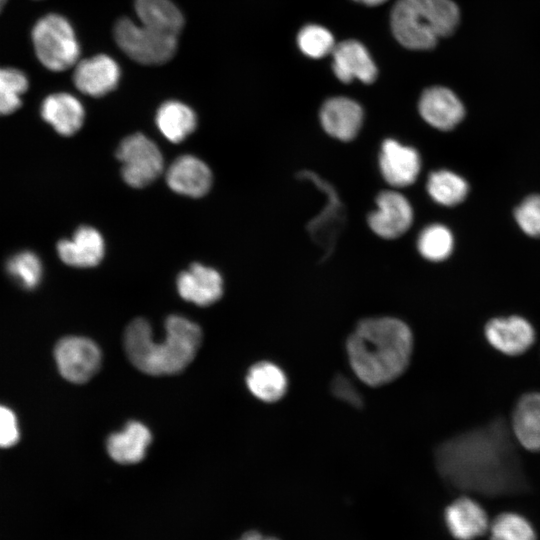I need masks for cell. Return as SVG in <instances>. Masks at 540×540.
<instances>
[{
	"label": "cell",
	"mask_w": 540,
	"mask_h": 540,
	"mask_svg": "<svg viewBox=\"0 0 540 540\" xmlns=\"http://www.w3.org/2000/svg\"><path fill=\"white\" fill-rule=\"evenodd\" d=\"M502 419L457 435L436 450V464L456 487L500 492L522 484L520 464Z\"/></svg>",
	"instance_id": "6da1fadb"
},
{
	"label": "cell",
	"mask_w": 540,
	"mask_h": 540,
	"mask_svg": "<svg viewBox=\"0 0 540 540\" xmlns=\"http://www.w3.org/2000/svg\"><path fill=\"white\" fill-rule=\"evenodd\" d=\"M413 336L406 323L394 317L360 321L349 335L346 350L355 375L369 386H381L406 370Z\"/></svg>",
	"instance_id": "7a4b0ae2"
},
{
	"label": "cell",
	"mask_w": 540,
	"mask_h": 540,
	"mask_svg": "<svg viewBox=\"0 0 540 540\" xmlns=\"http://www.w3.org/2000/svg\"><path fill=\"white\" fill-rule=\"evenodd\" d=\"M162 342L153 340L150 324L142 318L133 320L124 332V348L131 363L154 376L182 371L194 359L202 341L200 327L178 315L165 322Z\"/></svg>",
	"instance_id": "3957f363"
},
{
	"label": "cell",
	"mask_w": 540,
	"mask_h": 540,
	"mask_svg": "<svg viewBox=\"0 0 540 540\" xmlns=\"http://www.w3.org/2000/svg\"><path fill=\"white\" fill-rule=\"evenodd\" d=\"M460 12L452 0H397L391 11V29L397 41L412 50H428L452 34Z\"/></svg>",
	"instance_id": "277c9868"
},
{
	"label": "cell",
	"mask_w": 540,
	"mask_h": 540,
	"mask_svg": "<svg viewBox=\"0 0 540 540\" xmlns=\"http://www.w3.org/2000/svg\"><path fill=\"white\" fill-rule=\"evenodd\" d=\"M31 37L36 56L47 69L61 72L77 64L80 46L65 17L45 15L35 23Z\"/></svg>",
	"instance_id": "5b68a950"
},
{
	"label": "cell",
	"mask_w": 540,
	"mask_h": 540,
	"mask_svg": "<svg viewBox=\"0 0 540 540\" xmlns=\"http://www.w3.org/2000/svg\"><path fill=\"white\" fill-rule=\"evenodd\" d=\"M114 37L121 50L134 61L145 65L170 60L177 49V36L121 18L114 27Z\"/></svg>",
	"instance_id": "8992f818"
},
{
	"label": "cell",
	"mask_w": 540,
	"mask_h": 540,
	"mask_svg": "<svg viewBox=\"0 0 540 540\" xmlns=\"http://www.w3.org/2000/svg\"><path fill=\"white\" fill-rule=\"evenodd\" d=\"M116 156L121 162L124 181L142 188L156 180L164 169V161L158 146L141 133L124 138L117 148Z\"/></svg>",
	"instance_id": "52a82bcc"
},
{
	"label": "cell",
	"mask_w": 540,
	"mask_h": 540,
	"mask_svg": "<svg viewBox=\"0 0 540 540\" xmlns=\"http://www.w3.org/2000/svg\"><path fill=\"white\" fill-rule=\"evenodd\" d=\"M54 359L59 373L67 381L81 384L91 379L101 365V351L92 340L80 336H66L54 348Z\"/></svg>",
	"instance_id": "ba28073f"
},
{
	"label": "cell",
	"mask_w": 540,
	"mask_h": 540,
	"mask_svg": "<svg viewBox=\"0 0 540 540\" xmlns=\"http://www.w3.org/2000/svg\"><path fill=\"white\" fill-rule=\"evenodd\" d=\"M298 177L301 179H310L327 195L328 200L325 208L309 222L307 229L312 239L325 250V256H328L332 252L336 240L345 226L347 219L345 208L334 188L315 173L302 171L298 174Z\"/></svg>",
	"instance_id": "9c48e42d"
},
{
	"label": "cell",
	"mask_w": 540,
	"mask_h": 540,
	"mask_svg": "<svg viewBox=\"0 0 540 540\" xmlns=\"http://www.w3.org/2000/svg\"><path fill=\"white\" fill-rule=\"evenodd\" d=\"M377 210L368 215V225L379 237L395 239L403 235L413 221L409 201L396 191H382L376 198Z\"/></svg>",
	"instance_id": "30bf717a"
},
{
	"label": "cell",
	"mask_w": 540,
	"mask_h": 540,
	"mask_svg": "<svg viewBox=\"0 0 540 540\" xmlns=\"http://www.w3.org/2000/svg\"><path fill=\"white\" fill-rule=\"evenodd\" d=\"M120 79L118 63L109 55L98 54L75 65L73 82L83 94L101 97L116 88Z\"/></svg>",
	"instance_id": "8fae6325"
},
{
	"label": "cell",
	"mask_w": 540,
	"mask_h": 540,
	"mask_svg": "<svg viewBox=\"0 0 540 540\" xmlns=\"http://www.w3.org/2000/svg\"><path fill=\"white\" fill-rule=\"evenodd\" d=\"M383 178L394 187H406L415 182L421 169V159L416 149L394 139H386L379 154Z\"/></svg>",
	"instance_id": "7c38bea8"
},
{
	"label": "cell",
	"mask_w": 540,
	"mask_h": 540,
	"mask_svg": "<svg viewBox=\"0 0 540 540\" xmlns=\"http://www.w3.org/2000/svg\"><path fill=\"white\" fill-rule=\"evenodd\" d=\"M484 332L492 347L510 356L526 352L535 339L532 325L519 316L493 318L487 322Z\"/></svg>",
	"instance_id": "4fadbf2b"
},
{
	"label": "cell",
	"mask_w": 540,
	"mask_h": 540,
	"mask_svg": "<svg viewBox=\"0 0 540 540\" xmlns=\"http://www.w3.org/2000/svg\"><path fill=\"white\" fill-rule=\"evenodd\" d=\"M332 69L336 77L350 83L358 79L370 84L377 77V68L366 47L357 40H345L332 51Z\"/></svg>",
	"instance_id": "5bb4252c"
},
{
	"label": "cell",
	"mask_w": 540,
	"mask_h": 540,
	"mask_svg": "<svg viewBox=\"0 0 540 540\" xmlns=\"http://www.w3.org/2000/svg\"><path fill=\"white\" fill-rule=\"evenodd\" d=\"M363 109L353 99L338 96L324 102L320 122L331 137L350 141L358 134L363 122Z\"/></svg>",
	"instance_id": "9a60e30c"
},
{
	"label": "cell",
	"mask_w": 540,
	"mask_h": 540,
	"mask_svg": "<svg viewBox=\"0 0 540 540\" xmlns=\"http://www.w3.org/2000/svg\"><path fill=\"white\" fill-rule=\"evenodd\" d=\"M419 112L428 124L444 131L453 129L465 114L460 99L448 88L439 86L428 88L422 93Z\"/></svg>",
	"instance_id": "2e32d148"
},
{
	"label": "cell",
	"mask_w": 540,
	"mask_h": 540,
	"mask_svg": "<svg viewBox=\"0 0 540 540\" xmlns=\"http://www.w3.org/2000/svg\"><path fill=\"white\" fill-rule=\"evenodd\" d=\"M166 182L176 193L189 197L205 195L212 184V173L199 158L182 155L176 158L166 171Z\"/></svg>",
	"instance_id": "e0dca14e"
},
{
	"label": "cell",
	"mask_w": 540,
	"mask_h": 540,
	"mask_svg": "<svg viewBox=\"0 0 540 540\" xmlns=\"http://www.w3.org/2000/svg\"><path fill=\"white\" fill-rule=\"evenodd\" d=\"M177 290L186 301L207 306L222 296L223 280L215 269L194 263L179 274Z\"/></svg>",
	"instance_id": "ac0fdd59"
},
{
	"label": "cell",
	"mask_w": 540,
	"mask_h": 540,
	"mask_svg": "<svg viewBox=\"0 0 540 540\" xmlns=\"http://www.w3.org/2000/svg\"><path fill=\"white\" fill-rule=\"evenodd\" d=\"M104 239L99 231L90 226H81L70 239L58 242L57 252L67 265L88 268L100 263L104 256Z\"/></svg>",
	"instance_id": "d6986e66"
},
{
	"label": "cell",
	"mask_w": 540,
	"mask_h": 540,
	"mask_svg": "<svg viewBox=\"0 0 540 540\" xmlns=\"http://www.w3.org/2000/svg\"><path fill=\"white\" fill-rule=\"evenodd\" d=\"M445 521L450 533L458 540H473L489 527L485 510L467 497L455 500L446 508Z\"/></svg>",
	"instance_id": "ffe728a7"
},
{
	"label": "cell",
	"mask_w": 540,
	"mask_h": 540,
	"mask_svg": "<svg viewBox=\"0 0 540 540\" xmlns=\"http://www.w3.org/2000/svg\"><path fill=\"white\" fill-rule=\"evenodd\" d=\"M41 116L57 133L71 136L82 126L85 110L82 103L65 92L47 96L41 105Z\"/></svg>",
	"instance_id": "44dd1931"
},
{
	"label": "cell",
	"mask_w": 540,
	"mask_h": 540,
	"mask_svg": "<svg viewBox=\"0 0 540 540\" xmlns=\"http://www.w3.org/2000/svg\"><path fill=\"white\" fill-rule=\"evenodd\" d=\"M151 440L150 430L144 424L130 421L122 431L109 436L107 451L118 463L135 464L145 457Z\"/></svg>",
	"instance_id": "7402d4cb"
},
{
	"label": "cell",
	"mask_w": 540,
	"mask_h": 540,
	"mask_svg": "<svg viewBox=\"0 0 540 540\" xmlns=\"http://www.w3.org/2000/svg\"><path fill=\"white\" fill-rule=\"evenodd\" d=\"M134 7L140 23L154 30L177 36L184 25L181 11L171 0H135Z\"/></svg>",
	"instance_id": "603a6c76"
},
{
	"label": "cell",
	"mask_w": 540,
	"mask_h": 540,
	"mask_svg": "<svg viewBox=\"0 0 540 540\" xmlns=\"http://www.w3.org/2000/svg\"><path fill=\"white\" fill-rule=\"evenodd\" d=\"M246 384L249 391L264 402L278 401L287 390L284 371L268 361L258 362L249 369Z\"/></svg>",
	"instance_id": "cb8c5ba5"
},
{
	"label": "cell",
	"mask_w": 540,
	"mask_h": 540,
	"mask_svg": "<svg viewBox=\"0 0 540 540\" xmlns=\"http://www.w3.org/2000/svg\"><path fill=\"white\" fill-rule=\"evenodd\" d=\"M156 124L162 135L172 143H179L196 128L194 111L179 101L163 103L156 114Z\"/></svg>",
	"instance_id": "d4e9b609"
},
{
	"label": "cell",
	"mask_w": 540,
	"mask_h": 540,
	"mask_svg": "<svg viewBox=\"0 0 540 540\" xmlns=\"http://www.w3.org/2000/svg\"><path fill=\"white\" fill-rule=\"evenodd\" d=\"M468 189L465 179L448 170L431 173L427 182L431 198L444 206H454L462 202L467 196Z\"/></svg>",
	"instance_id": "484cf974"
},
{
	"label": "cell",
	"mask_w": 540,
	"mask_h": 540,
	"mask_svg": "<svg viewBox=\"0 0 540 540\" xmlns=\"http://www.w3.org/2000/svg\"><path fill=\"white\" fill-rule=\"evenodd\" d=\"M29 81L20 70L0 67V116L15 112L22 104L21 96L27 91Z\"/></svg>",
	"instance_id": "4316f807"
},
{
	"label": "cell",
	"mask_w": 540,
	"mask_h": 540,
	"mask_svg": "<svg viewBox=\"0 0 540 540\" xmlns=\"http://www.w3.org/2000/svg\"><path fill=\"white\" fill-rule=\"evenodd\" d=\"M6 271L20 287L34 289L42 280L43 266L35 253L21 251L9 258Z\"/></svg>",
	"instance_id": "83f0119b"
},
{
	"label": "cell",
	"mask_w": 540,
	"mask_h": 540,
	"mask_svg": "<svg viewBox=\"0 0 540 540\" xmlns=\"http://www.w3.org/2000/svg\"><path fill=\"white\" fill-rule=\"evenodd\" d=\"M453 236L444 225L433 224L426 227L419 235L417 247L420 254L430 261H442L453 250Z\"/></svg>",
	"instance_id": "f1b7e54d"
},
{
	"label": "cell",
	"mask_w": 540,
	"mask_h": 540,
	"mask_svg": "<svg viewBox=\"0 0 540 540\" xmlns=\"http://www.w3.org/2000/svg\"><path fill=\"white\" fill-rule=\"evenodd\" d=\"M491 540H535L531 524L515 513H503L496 517L490 527Z\"/></svg>",
	"instance_id": "f546056e"
},
{
	"label": "cell",
	"mask_w": 540,
	"mask_h": 540,
	"mask_svg": "<svg viewBox=\"0 0 540 540\" xmlns=\"http://www.w3.org/2000/svg\"><path fill=\"white\" fill-rule=\"evenodd\" d=\"M297 43L306 56L315 59L331 54L336 45L330 31L316 24L303 27L298 33Z\"/></svg>",
	"instance_id": "4dcf8cb0"
},
{
	"label": "cell",
	"mask_w": 540,
	"mask_h": 540,
	"mask_svg": "<svg viewBox=\"0 0 540 540\" xmlns=\"http://www.w3.org/2000/svg\"><path fill=\"white\" fill-rule=\"evenodd\" d=\"M515 219L527 235L540 237V195L527 197L516 208Z\"/></svg>",
	"instance_id": "1f68e13d"
},
{
	"label": "cell",
	"mask_w": 540,
	"mask_h": 540,
	"mask_svg": "<svg viewBox=\"0 0 540 540\" xmlns=\"http://www.w3.org/2000/svg\"><path fill=\"white\" fill-rule=\"evenodd\" d=\"M20 426L15 412L0 404V448H11L20 440Z\"/></svg>",
	"instance_id": "d6a6232c"
},
{
	"label": "cell",
	"mask_w": 540,
	"mask_h": 540,
	"mask_svg": "<svg viewBox=\"0 0 540 540\" xmlns=\"http://www.w3.org/2000/svg\"><path fill=\"white\" fill-rule=\"evenodd\" d=\"M333 395L347 404L359 408L363 405L362 397L353 382L345 375H337L331 383Z\"/></svg>",
	"instance_id": "836d02e7"
},
{
	"label": "cell",
	"mask_w": 540,
	"mask_h": 540,
	"mask_svg": "<svg viewBox=\"0 0 540 540\" xmlns=\"http://www.w3.org/2000/svg\"><path fill=\"white\" fill-rule=\"evenodd\" d=\"M519 402L524 406L533 425L540 433V392L526 393Z\"/></svg>",
	"instance_id": "e575fe53"
},
{
	"label": "cell",
	"mask_w": 540,
	"mask_h": 540,
	"mask_svg": "<svg viewBox=\"0 0 540 540\" xmlns=\"http://www.w3.org/2000/svg\"><path fill=\"white\" fill-rule=\"evenodd\" d=\"M239 540H278L277 538L264 536L258 532L250 531L244 534Z\"/></svg>",
	"instance_id": "d590c367"
},
{
	"label": "cell",
	"mask_w": 540,
	"mask_h": 540,
	"mask_svg": "<svg viewBox=\"0 0 540 540\" xmlns=\"http://www.w3.org/2000/svg\"><path fill=\"white\" fill-rule=\"evenodd\" d=\"M368 6H377L384 3L386 0H354Z\"/></svg>",
	"instance_id": "8d00e7d4"
},
{
	"label": "cell",
	"mask_w": 540,
	"mask_h": 540,
	"mask_svg": "<svg viewBox=\"0 0 540 540\" xmlns=\"http://www.w3.org/2000/svg\"><path fill=\"white\" fill-rule=\"evenodd\" d=\"M7 0H0V12L1 10L3 9L5 3H6Z\"/></svg>",
	"instance_id": "74e56055"
}]
</instances>
